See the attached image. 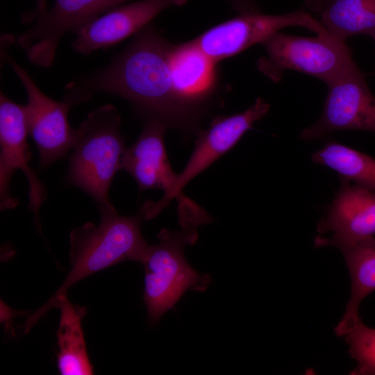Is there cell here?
<instances>
[{"label": "cell", "instance_id": "4fadbf2b", "mask_svg": "<svg viewBox=\"0 0 375 375\" xmlns=\"http://www.w3.org/2000/svg\"><path fill=\"white\" fill-rule=\"evenodd\" d=\"M340 188L317 225L316 247L375 234V192L340 176Z\"/></svg>", "mask_w": 375, "mask_h": 375}, {"label": "cell", "instance_id": "44dd1931", "mask_svg": "<svg viewBox=\"0 0 375 375\" xmlns=\"http://www.w3.org/2000/svg\"><path fill=\"white\" fill-rule=\"evenodd\" d=\"M233 9L238 13L260 10L257 5L258 0H228Z\"/></svg>", "mask_w": 375, "mask_h": 375}, {"label": "cell", "instance_id": "8fae6325", "mask_svg": "<svg viewBox=\"0 0 375 375\" xmlns=\"http://www.w3.org/2000/svg\"><path fill=\"white\" fill-rule=\"evenodd\" d=\"M133 0H54L53 6L36 14L35 23L19 35L16 42L33 64L52 65L60 39L74 33L109 9Z\"/></svg>", "mask_w": 375, "mask_h": 375}, {"label": "cell", "instance_id": "5b68a950", "mask_svg": "<svg viewBox=\"0 0 375 375\" xmlns=\"http://www.w3.org/2000/svg\"><path fill=\"white\" fill-rule=\"evenodd\" d=\"M270 104L258 97L244 111L217 116L207 128L197 131L194 150L185 168L176 174L169 191L159 201H145L140 208L139 213L143 220L156 217L173 199L178 202L179 213L192 209L196 203L183 194L185 185L231 150L246 131L268 112Z\"/></svg>", "mask_w": 375, "mask_h": 375}, {"label": "cell", "instance_id": "52a82bcc", "mask_svg": "<svg viewBox=\"0 0 375 375\" xmlns=\"http://www.w3.org/2000/svg\"><path fill=\"white\" fill-rule=\"evenodd\" d=\"M326 85L328 91L319 118L299 134L303 141L342 130L375 133V96L353 59Z\"/></svg>", "mask_w": 375, "mask_h": 375}, {"label": "cell", "instance_id": "ffe728a7", "mask_svg": "<svg viewBox=\"0 0 375 375\" xmlns=\"http://www.w3.org/2000/svg\"><path fill=\"white\" fill-rule=\"evenodd\" d=\"M343 337L351 357L357 362V367L349 374L375 375V328L364 324L360 318Z\"/></svg>", "mask_w": 375, "mask_h": 375}, {"label": "cell", "instance_id": "3957f363", "mask_svg": "<svg viewBox=\"0 0 375 375\" xmlns=\"http://www.w3.org/2000/svg\"><path fill=\"white\" fill-rule=\"evenodd\" d=\"M99 212V225L89 222L71 231V269L50 300L67 294L73 285L107 267L126 260L141 262L149 245L141 233L144 220L140 213L121 215L115 208Z\"/></svg>", "mask_w": 375, "mask_h": 375}, {"label": "cell", "instance_id": "ba28073f", "mask_svg": "<svg viewBox=\"0 0 375 375\" xmlns=\"http://www.w3.org/2000/svg\"><path fill=\"white\" fill-rule=\"evenodd\" d=\"M3 56L26 92L28 102L24 107L28 135L38 150V171H42L72 149L76 129L71 127L68 114L72 106L83 102L76 94L67 90L62 101L51 99L40 90L24 68L7 54Z\"/></svg>", "mask_w": 375, "mask_h": 375}, {"label": "cell", "instance_id": "277c9868", "mask_svg": "<svg viewBox=\"0 0 375 375\" xmlns=\"http://www.w3.org/2000/svg\"><path fill=\"white\" fill-rule=\"evenodd\" d=\"M158 239V244L148 247L140 262L145 272L143 298L151 324H158L188 290L203 292L211 282L209 274L194 270L184 256L185 247L198 239L196 228H162Z\"/></svg>", "mask_w": 375, "mask_h": 375}, {"label": "cell", "instance_id": "7a4b0ae2", "mask_svg": "<svg viewBox=\"0 0 375 375\" xmlns=\"http://www.w3.org/2000/svg\"><path fill=\"white\" fill-rule=\"evenodd\" d=\"M121 123V116L114 106L97 108L76 129L69 156L66 182L88 194L99 210L114 208L109 200V190L117 172L122 169L126 149Z\"/></svg>", "mask_w": 375, "mask_h": 375}, {"label": "cell", "instance_id": "e0dca14e", "mask_svg": "<svg viewBox=\"0 0 375 375\" xmlns=\"http://www.w3.org/2000/svg\"><path fill=\"white\" fill-rule=\"evenodd\" d=\"M343 254L351 281V294L345 313L334 331L343 336L360 318L358 307L375 290V238L363 237L337 244Z\"/></svg>", "mask_w": 375, "mask_h": 375}, {"label": "cell", "instance_id": "8992f818", "mask_svg": "<svg viewBox=\"0 0 375 375\" xmlns=\"http://www.w3.org/2000/svg\"><path fill=\"white\" fill-rule=\"evenodd\" d=\"M261 44L266 54L257 60L256 66L274 83L281 80L285 71L294 70L326 83L353 59L345 42L331 35L308 38L278 31Z\"/></svg>", "mask_w": 375, "mask_h": 375}, {"label": "cell", "instance_id": "7402d4cb", "mask_svg": "<svg viewBox=\"0 0 375 375\" xmlns=\"http://www.w3.org/2000/svg\"><path fill=\"white\" fill-rule=\"evenodd\" d=\"M326 0H303L306 8L312 12L319 14Z\"/></svg>", "mask_w": 375, "mask_h": 375}, {"label": "cell", "instance_id": "9a60e30c", "mask_svg": "<svg viewBox=\"0 0 375 375\" xmlns=\"http://www.w3.org/2000/svg\"><path fill=\"white\" fill-rule=\"evenodd\" d=\"M167 128L160 121H144L137 140L125 151L122 169L134 178L140 192L160 189L165 194L175 181L176 174L172 170L164 142Z\"/></svg>", "mask_w": 375, "mask_h": 375}, {"label": "cell", "instance_id": "d6986e66", "mask_svg": "<svg viewBox=\"0 0 375 375\" xmlns=\"http://www.w3.org/2000/svg\"><path fill=\"white\" fill-rule=\"evenodd\" d=\"M317 165L328 167L340 176L375 192V158L346 145L328 142L311 156Z\"/></svg>", "mask_w": 375, "mask_h": 375}, {"label": "cell", "instance_id": "603a6c76", "mask_svg": "<svg viewBox=\"0 0 375 375\" xmlns=\"http://www.w3.org/2000/svg\"><path fill=\"white\" fill-rule=\"evenodd\" d=\"M371 38L374 40L375 42V33L371 36Z\"/></svg>", "mask_w": 375, "mask_h": 375}, {"label": "cell", "instance_id": "9c48e42d", "mask_svg": "<svg viewBox=\"0 0 375 375\" xmlns=\"http://www.w3.org/2000/svg\"><path fill=\"white\" fill-rule=\"evenodd\" d=\"M289 26L306 28L317 35H330L320 21L304 10L280 15H267L258 10L238 13L237 17L209 28L193 41L207 56L219 62L256 44H261Z\"/></svg>", "mask_w": 375, "mask_h": 375}, {"label": "cell", "instance_id": "ac0fdd59", "mask_svg": "<svg viewBox=\"0 0 375 375\" xmlns=\"http://www.w3.org/2000/svg\"><path fill=\"white\" fill-rule=\"evenodd\" d=\"M319 15L330 35L340 41L375 33V0H326Z\"/></svg>", "mask_w": 375, "mask_h": 375}, {"label": "cell", "instance_id": "7c38bea8", "mask_svg": "<svg viewBox=\"0 0 375 375\" xmlns=\"http://www.w3.org/2000/svg\"><path fill=\"white\" fill-rule=\"evenodd\" d=\"M188 0H139L113 7L94 18L76 33L75 51L88 55L134 35L162 10Z\"/></svg>", "mask_w": 375, "mask_h": 375}, {"label": "cell", "instance_id": "5bb4252c", "mask_svg": "<svg viewBox=\"0 0 375 375\" xmlns=\"http://www.w3.org/2000/svg\"><path fill=\"white\" fill-rule=\"evenodd\" d=\"M170 60L178 93L201 122L215 107L218 97V62L207 56L193 40L173 44Z\"/></svg>", "mask_w": 375, "mask_h": 375}, {"label": "cell", "instance_id": "6da1fadb", "mask_svg": "<svg viewBox=\"0 0 375 375\" xmlns=\"http://www.w3.org/2000/svg\"><path fill=\"white\" fill-rule=\"evenodd\" d=\"M172 45L150 23L107 66L71 84L87 100L97 92L116 95L128 101L143 122L156 119L195 135L201 122L177 90L170 60Z\"/></svg>", "mask_w": 375, "mask_h": 375}, {"label": "cell", "instance_id": "30bf717a", "mask_svg": "<svg viewBox=\"0 0 375 375\" xmlns=\"http://www.w3.org/2000/svg\"><path fill=\"white\" fill-rule=\"evenodd\" d=\"M28 130L24 105L18 104L0 94V208L12 209L18 199L10 192V179L21 169L28 182V208L33 212L38 231H41L39 210L47 198V190L35 170L28 165L31 153L28 144Z\"/></svg>", "mask_w": 375, "mask_h": 375}, {"label": "cell", "instance_id": "2e32d148", "mask_svg": "<svg viewBox=\"0 0 375 375\" xmlns=\"http://www.w3.org/2000/svg\"><path fill=\"white\" fill-rule=\"evenodd\" d=\"M58 308L60 318L57 333L58 353L57 366L62 375H91L93 366L87 352L81 319L87 312L85 306L72 304L67 294L48 300L27 318L23 325L27 333L33 326L50 309Z\"/></svg>", "mask_w": 375, "mask_h": 375}]
</instances>
